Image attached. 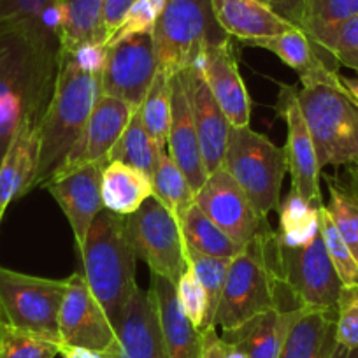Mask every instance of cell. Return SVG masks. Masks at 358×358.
<instances>
[{
  "mask_svg": "<svg viewBox=\"0 0 358 358\" xmlns=\"http://www.w3.org/2000/svg\"><path fill=\"white\" fill-rule=\"evenodd\" d=\"M106 46L62 48L53 95L39 123V167L34 188L44 187L62 167L102 95Z\"/></svg>",
  "mask_w": 358,
  "mask_h": 358,
  "instance_id": "1",
  "label": "cell"
},
{
  "mask_svg": "<svg viewBox=\"0 0 358 358\" xmlns=\"http://www.w3.org/2000/svg\"><path fill=\"white\" fill-rule=\"evenodd\" d=\"M79 255L83 276L116 330L137 290V255L127 230V216L102 209L90 225Z\"/></svg>",
  "mask_w": 358,
  "mask_h": 358,
  "instance_id": "2",
  "label": "cell"
},
{
  "mask_svg": "<svg viewBox=\"0 0 358 358\" xmlns=\"http://www.w3.org/2000/svg\"><path fill=\"white\" fill-rule=\"evenodd\" d=\"M278 232L265 227L230 260L215 327L232 330L278 308Z\"/></svg>",
  "mask_w": 358,
  "mask_h": 358,
  "instance_id": "3",
  "label": "cell"
},
{
  "mask_svg": "<svg viewBox=\"0 0 358 358\" xmlns=\"http://www.w3.org/2000/svg\"><path fill=\"white\" fill-rule=\"evenodd\" d=\"M297 102L320 169L358 160V104L346 92L341 76L304 83L302 90H297Z\"/></svg>",
  "mask_w": 358,
  "mask_h": 358,
  "instance_id": "4",
  "label": "cell"
},
{
  "mask_svg": "<svg viewBox=\"0 0 358 358\" xmlns=\"http://www.w3.org/2000/svg\"><path fill=\"white\" fill-rule=\"evenodd\" d=\"M278 267L281 311L337 309L343 281L327 253L322 232L302 244H287L278 236Z\"/></svg>",
  "mask_w": 358,
  "mask_h": 358,
  "instance_id": "5",
  "label": "cell"
},
{
  "mask_svg": "<svg viewBox=\"0 0 358 358\" xmlns=\"http://www.w3.org/2000/svg\"><path fill=\"white\" fill-rule=\"evenodd\" d=\"M222 167L237 181L264 218L280 206L288 171L285 148L276 146L251 127H230Z\"/></svg>",
  "mask_w": 358,
  "mask_h": 358,
  "instance_id": "6",
  "label": "cell"
},
{
  "mask_svg": "<svg viewBox=\"0 0 358 358\" xmlns=\"http://www.w3.org/2000/svg\"><path fill=\"white\" fill-rule=\"evenodd\" d=\"M232 39L223 32L211 0H167L153 29L158 71L172 78L201 58L208 44Z\"/></svg>",
  "mask_w": 358,
  "mask_h": 358,
  "instance_id": "7",
  "label": "cell"
},
{
  "mask_svg": "<svg viewBox=\"0 0 358 358\" xmlns=\"http://www.w3.org/2000/svg\"><path fill=\"white\" fill-rule=\"evenodd\" d=\"M69 280L30 276L0 267V325L60 343V308Z\"/></svg>",
  "mask_w": 358,
  "mask_h": 358,
  "instance_id": "8",
  "label": "cell"
},
{
  "mask_svg": "<svg viewBox=\"0 0 358 358\" xmlns=\"http://www.w3.org/2000/svg\"><path fill=\"white\" fill-rule=\"evenodd\" d=\"M127 230L134 251L150 267L151 274L178 283L188 268L187 246L181 225L155 197L127 216Z\"/></svg>",
  "mask_w": 358,
  "mask_h": 358,
  "instance_id": "9",
  "label": "cell"
},
{
  "mask_svg": "<svg viewBox=\"0 0 358 358\" xmlns=\"http://www.w3.org/2000/svg\"><path fill=\"white\" fill-rule=\"evenodd\" d=\"M158 72L153 32L136 34L106 44L102 95L139 109Z\"/></svg>",
  "mask_w": 358,
  "mask_h": 358,
  "instance_id": "10",
  "label": "cell"
},
{
  "mask_svg": "<svg viewBox=\"0 0 358 358\" xmlns=\"http://www.w3.org/2000/svg\"><path fill=\"white\" fill-rule=\"evenodd\" d=\"M195 206L239 244H246L268 227L267 218L251 204L243 188L223 167L208 176L195 194Z\"/></svg>",
  "mask_w": 358,
  "mask_h": 358,
  "instance_id": "11",
  "label": "cell"
},
{
  "mask_svg": "<svg viewBox=\"0 0 358 358\" xmlns=\"http://www.w3.org/2000/svg\"><path fill=\"white\" fill-rule=\"evenodd\" d=\"M67 280L69 285L58 320L60 343L106 351L116 341L115 327L90 290L83 273L71 274Z\"/></svg>",
  "mask_w": 358,
  "mask_h": 358,
  "instance_id": "12",
  "label": "cell"
},
{
  "mask_svg": "<svg viewBox=\"0 0 358 358\" xmlns=\"http://www.w3.org/2000/svg\"><path fill=\"white\" fill-rule=\"evenodd\" d=\"M106 165L108 164H86L83 167L53 176L44 185L71 223L78 251L85 243L94 218L104 209L102 171Z\"/></svg>",
  "mask_w": 358,
  "mask_h": 358,
  "instance_id": "13",
  "label": "cell"
},
{
  "mask_svg": "<svg viewBox=\"0 0 358 358\" xmlns=\"http://www.w3.org/2000/svg\"><path fill=\"white\" fill-rule=\"evenodd\" d=\"M136 111L137 109L120 99L101 95L81 136L53 176L86 164H109V153L125 132Z\"/></svg>",
  "mask_w": 358,
  "mask_h": 358,
  "instance_id": "14",
  "label": "cell"
},
{
  "mask_svg": "<svg viewBox=\"0 0 358 358\" xmlns=\"http://www.w3.org/2000/svg\"><path fill=\"white\" fill-rule=\"evenodd\" d=\"M281 116L287 122V155L288 172L292 176V190L315 206H322L320 194V165L315 144L309 134L306 120L297 102V90L283 86L278 104Z\"/></svg>",
  "mask_w": 358,
  "mask_h": 358,
  "instance_id": "15",
  "label": "cell"
},
{
  "mask_svg": "<svg viewBox=\"0 0 358 358\" xmlns=\"http://www.w3.org/2000/svg\"><path fill=\"white\" fill-rule=\"evenodd\" d=\"M183 76L195 132H197L199 144H201L202 160H204L206 171L209 176L216 169L222 167L232 125L216 102L215 95L211 94L199 62L183 69Z\"/></svg>",
  "mask_w": 358,
  "mask_h": 358,
  "instance_id": "16",
  "label": "cell"
},
{
  "mask_svg": "<svg viewBox=\"0 0 358 358\" xmlns=\"http://www.w3.org/2000/svg\"><path fill=\"white\" fill-rule=\"evenodd\" d=\"M197 62L230 125L250 127L251 101L237 67L232 39L208 44Z\"/></svg>",
  "mask_w": 358,
  "mask_h": 358,
  "instance_id": "17",
  "label": "cell"
},
{
  "mask_svg": "<svg viewBox=\"0 0 358 358\" xmlns=\"http://www.w3.org/2000/svg\"><path fill=\"white\" fill-rule=\"evenodd\" d=\"M104 353L108 358H167L151 290L137 287L116 329V341Z\"/></svg>",
  "mask_w": 358,
  "mask_h": 358,
  "instance_id": "18",
  "label": "cell"
},
{
  "mask_svg": "<svg viewBox=\"0 0 358 358\" xmlns=\"http://www.w3.org/2000/svg\"><path fill=\"white\" fill-rule=\"evenodd\" d=\"M167 146L171 158L187 176L194 194H197L204 187L208 171L202 160L201 144L192 118L183 71L171 78V129Z\"/></svg>",
  "mask_w": 358,
  "mask_h": 358,
  "instance_id": "19",
  "label": "cell"
},
{
  "mask_svg": "<svg viewBox=\"0 0 358 358\" xmlns=\"http://www.w3.org/2000/svg\"><path fill=\"white\" fill-rule=\"evenodd\" d=\"M39 167V123L23 116L0 162V211L34 188Z\"/></svg>",
  "mask_w": 358,
  "mask_h": 358,
  "instance_id": "20",
  "label": "cell"
},
{
  "mask_svg": "<svg viewBox=\"0 0 358 358\" xmlns=\"http://www.w3.org/2000/svg\"><path fill=\"white\" fill-rule=\"evenodd\" d=\"M337 346V309L302 308L292 313L278 358H332Z\"/></svg>",
  "mask_w": 358,
  "mask_h": 358,
  "instance_id": "21",
  "label": "cell"
},
{
  "mask_svg": "<svg viewBox=\"0 0 358 358\" xmlns=\"http://www.w3.org/2000/svg\"><path fill=\"white\" fill-rule=\"evenodd\" d=\"M211 9L223 32L246 44L297 27L260 0H211Z\"/></svg>",
  "mask_w": 358,
  "mask_h": 358,
  "instance_id": "22",
  "label": "cell"
},
{
  "mask_svg": "<svg viewBox=\"0 0 358 358\" xmlns=\"http://www.w3.org/2000/svg\"><path fill=\"white\" fill-rule=\"evenodd\" d=\"M150 290L157 304L167 358H199L201 332L192 325L179 306L176 285L165 278L151 274Z\"/></svg>",
  "mask_w": 358,
  "mask_h": 358,
  "instance_id": "23",
  "label": "cell"
},
{
  "mask_svg": "<svg viewBox=\"0 0 358 358\" xmlns=\"http://www.w3.org/2000/svg\"><path fill=\"white\" fill-rule=\"evenodd\" d=\"M251 46L264 48L280 57L288 67L297 72L302 85L308 81H316V79L329 81V79H336L339 76L337 69L334 67V64L337 62L336 58L320 50L309 39L308 34L299 27H294L276 37L253 41Z\"/></svg>",
  "mask_w": 358,
  "mask_h": 358,
  "instance_id": "24",
  "label": "cell"
},
{
  "mask_svg": "<svg viewBox=\"0 0 358 358\" xmlns=\"http://www.w3.org/2000/svg\"><path fill=\"white\" fill-rule=\"evenodd\" d=\"M294 311L273 309L258 315L237 329L223 330L222 339L248 358H278Z\"/></svg>",
  "mask_w": 358,
  "mask_h": 358,
  "instance_id": "25",
  "label": "cell"
},
{
  "mask_svg": "<svg viewBox=\"0 0 358 358\" xmlns=\"http://www.w3.org/2000/svg\"><path fill=\"white\" fill-rule=\"evenodd\" d=\"M153 197V181L139 169L122 162H109L102 171L104 208L116 215L129 216Z\"/></svg>",
  "mask_w": 358,
  "mask_h": 358,
  "instance_id": "26",
  "label": "cell"
},
{
  "mask_svg": "<svg viewBox=\"0 0 358 358\" xmlns=\"http://www.w3.org/2000/svg\"><path fill=\"white\" fill-rule=\"evenodd\" d=\"M64 29L62 48H79L85 44H106L104 0H58Z\"/></svg>",
  "mask_w": 358,
  "mask_h": 358,
  "instance_id": "27",
  "label": "cell"
},
{
  "mask_svg": "<svg viewBox=\"0 0 358 358\" xmlns=\"http://www.w3.org/2000/svg\"><path fill=\"white\" fill-rule=\"evenodd\" d=\"M181 234L187 250L208 257L234 258L244 248L213 223L195 204L181 222Z\"/></svg>",
  "mask_w": 358,
  "mask_h": 358,
  "instance_id": "28",
  "label": "cell"
},
{
  "mask_svg": "<svg viewBox=\"0 0 358 358\" xmlns=\"http://www.w3.org/2000/svg\"><path fill=\"white\" fill-rule=\"evenodd\" d=\"M164 151L157 146L148 130L144 129L139 111L134 113L125 132L109 153V162H122L153 178Z\"/></svg>",
  "mask_w": 358,
  "mask_h": 358,
  "instance_id": "29",
  "label": "cell"
},
{
  "mask_svg": "<svg viewBox=\"0 0 358 358\" xmlns=\"http://www.w3.org/2000/svg\"><path fill=\"white\" fill-rule=\"evenodd\" d=\"M151 181H153V197L181 225L187 213L195 204V194L188 183L187 176L165 151L162 153L160 164Z\"/></svg>",
  "mask_w": 358,
  "mask_h": 358,
  "instance_id": "30",
  "label": "cell"
},
{
  "mask_svg": "<svg viewBox=\"0 0 358 358\" xmlns=\"http://www.w3.org/2000/svg\"><path fill=\"white\" fill-rule=\"evenodd\" d=\"M137 111L143 120L144 129L157 143V146L164 151L171 129V78L169 76L162 71L157 72L151 88L148 90L146 99Z\"/></svg>",
  "mask_w": 358,
  "mask_h": 358,
  "instance_id": "31",
  "label": "cell"
},
{
  "mask_svg": "<svg viewBox=\"0 0 358 358\" xmlns=\"http://www.w3.org/2000/svg\"><path fill=\"white\" fill-rule=\"evenodd\" d=\"M318 209L320 206L311 204L297 192L290 190L280 206V239L287 244H302L313 239L320 232Z\"/></svg>",
  "mask_w": 358,
  "mask_h": 358,
  "instance_id": "32",
  "label": "cell"
},
{
  "mask_svg": "<svg viewBox=\"0 0 358 358\" xmlns=\"http://www.w3.org/2000/svg\"><path fill=\"white\" fill-rule=\"evenodd\" d=\"M187 260L188 267L194 271L197 280L201 281L202 288L206 292V297H208V323H206V329H211V327H215L216 309H218L220 299H222L227 271H229L232 258L208 257V255H201L187 250Z\"/></svg>",
  "mask_w": 358,
  "mask_h": 358,
  "instance_id": "33",
  "label": "cell"
},
{
  "mask_svg": "<svg viewBox=\"0 0 358 358\" xmlns=\"http://www.w3.org/2000/svg\"><path fill=\"white\" fill-rule=\"evenodd\" d=\"M327 185L330 192L327 209L358 264V197L344 185L334 183L332 179H329Z\"/></svg>",
  "mask_w": 358,
  "mask_h": 358,
  "instance_id": "34",
  "label": "cell"
},
{
  "mask_svg": "<svg viewBox=\"0 0 358 358\" xmlns=\"http://www.w3.org/2000/svg\"><path fill=\"white\" fill-rule=\"evenodd\" d=\"M355 15H358V0H304L299 27L308 36H315Z\"/></svg>",
  "mask_w": 358,
  "mask_h": 358,
  "instance_id": "35",
  "label": "cell"
},
{
  "mask_svg": "<svg viewBox=\"0 0 358 358\" xmlns=\"http://www.w3.org/2000/svg\"><path fill=\"white\" fill-rule=\"evenodd\" d=\"M318 218L320 232H322L327 253H329L341 281H343V285H358V264L355 260L353 253L350 251V248H348V244L341 237L337 227L334 225V220L327 206H320Z\"/></svg>",
  "mask_w": 358,
  "mask_h": 358,
  "instance_id": "36",
  "label": "cell"
},
{
  "mask_svg": "<svg viewBox=\"0 0 358 358\" xmlns=\"http://www.w3.org/2000/svg\"><path fill=\"white\" fill-rule=\"evenodd\" d=\"M60 344L50 339L0 325V358H55Z\"/></svg>",
  "mask_w": 358,
  "mask_h": 358,
  "instance_id": "37",
  "label": "cell"
},
{
  "mask_svg": "<svg viewBox=\"0 0 358 358\" xmlns=\"http://www.w3.org/2000/svg\"><path fill=\"white\" fill-rule=\"evenodd\" d=\"M176 294H178V301L187 318L190 320L192 325L202 332L206 330V323H208V297L202 288L201 281L194 274L190 267L183 273V276L179 278L176 283Z\"/></svg>",
  "mask_w": 358,
  "mask_h": 358,
  "instance_id": "38",
  "label": "cell"
},
{
  "mask_svg": "<svg viewBox=\"0 0 358 358\" xmlns=\"http://www.w3.org/2000/svg\"><path fill=\"white\" fill-rule=\"evenodd\" d=\"M62 15L58 0H0V23H36Z\"/></svg>",
  "mask_w": 358,
  "mask_h": 358,
  "instance_id": "39",
  "label": "cell"
},
{
  "mask_svg": "<svg viewBox=\"0 0 358 358\" xmlns=\"http://www.w3.org/2000/svg\"><path fill=\"white\" fill-rule=\"evenodd\" d=\"M309 39L322 51L332 58L344 57L350 53H358V15L322 30V32L309 36Z\"/></svg>",
  "mask_w": 358,
  "mask_h": 358,
  "instance_id": "40",
  "label": "cell"
},
{
  "mask_svg": "<svg viewBox=\"0 0 358 358\" xmlns=\"http://www.w3.org/2000/svg\"><path fill=\"white\" fill-rule=\"evenodd\" d=\"M165 4H167V0H136L127 11L122 25L108 41V44L113 41L125 39L129 36H136V34L153 32Z\"/></svg>",
  "mask_w": 358,
  "mask_h": 358,
  "instance_id": "41",
  "label": "cell"
},
{
  "mask_svg": "<svg viewBox=\"0 0 358 358\" xmlns=\"http://www.w3.org/2000/svg\"><path fill=\"white\" fill-rule=\"evenodd\" d=\"M337 343L358 348V285H343L337 301Z\"/></svg>",
  "mask_w": 358,
  "mask_h": 358,
  "instance_id": "42",
  "label": "cell"
},
{
  "mask_svg": "<svg viewBox=\"0 0 358 358\" xmlns=\"http://www.w3.org/2000/svg\"><path fill=\"white\" fill-rule=\"evenodd\" d=\"M136 0H104V11H102V22H104V32H106V44L111 39L113 34L118 30L122 25L123 18H125L127 11ZM104 44V46H106Z\"/></svg>",
  "mask_w": 358,
  "mask_h": 358,
  "instance_id": "43",
  "label": "cell"
},
{
  "mask_svg": "<svg viewBox=\"0 0 358 358\" xmlns=\"http://www.w3.org/2000/svg\"><path fill=\"white\" fill-rule=\"evenodd\" d=\"M227 350H229V346L222 339V336L216 334V327L202 330L199 358H227Z\"/></svg>",
  "mask_w": 358,
  "mask_h": 358,
  "instance_id": "44",
  "label": "cell"
},
{
  "mask_svg": "<svg viewBox=\"0 0 358 358\" xmlns=\"http://www.w3.org/2000/svg\"><path fill=\"white\" fill-rule=\"evenodd\" d=\"M302 6H304V0H280V15L299 27L301 25Z\"/></svg>",
  "mask_w": 358,
  "mask_h": 358,
  "instance_id": "45",
  "label": "cell"
},
{
  "mask_svg": "<svg viewBox=\"0 0 358 358\" xmlns=\"http://www.w3.org/2000/svg\"><path fill=\"white\" fill-rule=\"evenodd\" d=\"M62 358H108L104 351L88 350V348L69 346V344H60Z\"/></svg>",
  "mask_w": 358,
  "mask_h": 358,
  "instance_id": "46",
  "label": "cell"
},
{
  "mask_svg": "<svg viewBox=\"0 0 358 358\" xmlns=\"http://www.w3.org/2000/svg\"><path fill=\"white\" fill-rule=\"evenodd\" d=\"M341 81H343L344 88H346L348 94L353 97V101L358 104V79H351V78H343L341 76Z\"/></svg>",
  "mask_w": 358,
  "mask_h": 358,
  "instance_id": "47",
  "label": "cell"
},
{
  "mask_svg": "<svg viewBox=\"0 0 358 358\" xmlns=\"http://www.w3.org/2000/svg\"><path fill=\"white\" fill-rule=\"evenodd\" d=\"M332 358H358V348H346V346H337L334 351Z\"/></svg>",
  "mask_w": 358,
  "mask_h": 358,
  "instance_id": "48",
  "label": "cell"
},
{
  "mask_svg": "<svg viewBox=\"0 0 358 358\" xmlns=\"http://www.w3.org/2000/svg\"><path fill=\"white\" fill-rule=\"evenodd\" d=\"M337 62L343 65H346V67L353 69V71L358 72V53H350V55H344V57H339L337 58Z\"/></svg>",
  "mask_w": 358,
  "mask_h": 358,
  "instance_id": "49",
  "label": "cell"
},
{
  "mask_svg": "<svg viewBox=\"0 0 358 358\" xmlns=\"http://www.w3.org/2000/svg\"><path fill=\"white\" fill-rule=\"evenodd\" d=\"M348 176H350V179H348L346 187L358 197V171L357 169H350Z\"/></svg>",
  "mask_w": 358,
  "mask_h": 358,
  "instance_id": "50",
  "label": "cell"
},
{
  "mask_svg": "<svg viewBox=\"0 0 358 358\" xmlns=\"http://www.w3.org/2000/svg\"><path fill=\"white\" fill-rule=\"evenodd\" d=\"M227 346H229V344H227ZM227 358H248V357L243 353V351L237 350V348L229 346V350H227Z\"/></svg>",
  "mask_w": 358,
  "mask_h": 358,
  "instance_id": "51",
  "label": "cell"
},
{
  "mask_svg": "<svg viewBox=\"0 0 358 358\" xmlns=\"http://www.w3.org/2000/svg\"><path fill=\"white\" fill-rule=\"evenodd\" d=\"M260 2H264V4L268 6V8H273L274 11L280 13V0H260Z\"/></svg>",
  "mask_w": 358,
  "mask_h": 358,
  "instance_id": "52",
  "label": "cell"
},
{
  "mask_svg": "<svg viewBox=\"0 0 358 358\" xmlns=\"http://www.w3.org/2000/svg\"><path fill=\"white\" fill-rule=\"evenodd\" d=\"M4 213L6 211H0V223H2V218H4Z\"/></svg>",
  "mask_w": 358,
  "mask_h": 358,
  "instance_id": "53",
  "label": "cell"
},
{
  "mask_svg": "<svg viewBox=\"0 0 358 358\" xmlns=\"http://www.w3.org/2000/svg\"><path fill=\"white\" fill-rule=\"evenodd\" d=\"M357 171H358V169H357Z\"/></svg>",
  "mask_w": 358,
  "mask_h": 358,
  "instance_id": "54",
  "label": "cell"
}]
</instances>
